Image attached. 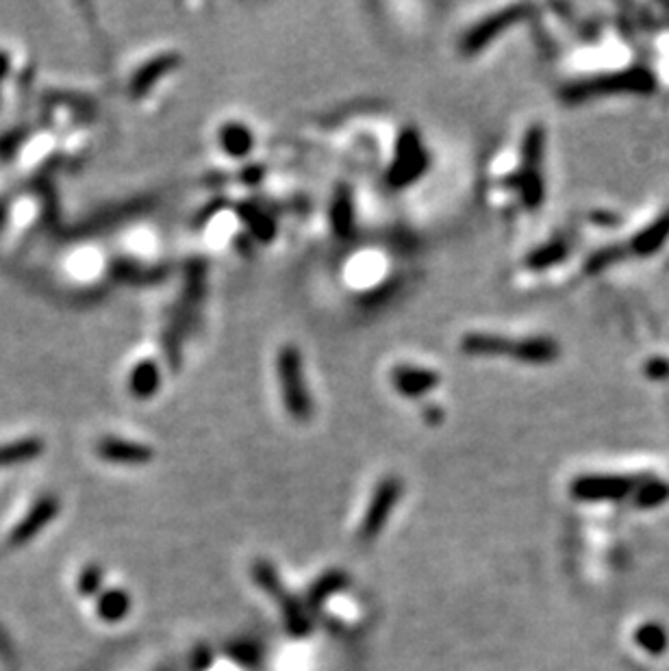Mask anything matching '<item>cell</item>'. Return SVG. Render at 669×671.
I'll use <instances>...</instances> for the list:
<instances>
[{
	"instance_id": "cell-1",
	"label": "cell",
	"mask_w": 669,
	"mask_h": 671,
	"mask_svg": "<svg viewBox=\"0 0 669 671\" xmlns=\"http://www.w3.org/2000/svg\"><path fill=\"white\" fill-rule=\"evenodd\" d=\"M276 372L281 381L283 400L289 415L298 422H307L311 417V396L304 385L302 356L293 346H283L276 356Z\"/></svg>"
},
{
	"instance_id": "cell-2",
	"label": "cell",
	"mask_w": 669,
	"mask_h": 671,
	"mask_svg": "<svg viewBox=\"0 0 669 671\" xmlns=\"http://www.w3.org/2000/svg\"><path fill=\"white\" fill-rule=\"evenodd\" d=\"M465 355L474 356H498L513 355L529 361H546L552 355V346L546 341H509L498 335H483V332H470L461 341Z\"/></svg>"
},
{
	"instance_id": "cell-3",
	"label": "cell",
	"mask_w": 669,
	"mask_h": 671,
	"mask_svg": "<svg viewBox=\"0 0 669 671\" xmlns=\"http://www.w3.org/2000/svg\"><path fill=\"white\" fill-rule=\"evenodd\" d=\"M426 161H428L426 159V150L419 144V138L415 135V130H404L398 141V153H395L392 168H389V183L394 188H402V185L413 183L424 172Z\"/></svg>"
},
{
	"instance_id": "cell-4",
	"label": "cell",
	"mask_w": 669,
	"mask_h": 671,
	"mask_svg": "<svg viewBox=\"0 0 669 671\" xmlns=\"http://www.w3.org/2000/svg\"><path fill=\"white\" fill-rule=\"evenodd\" d=\"M400 496V481L395 478H385L383 482L378 484L377 493H374L372 504H369L368 513H365L363 519V528H361V537L363 541H369L372 537H377L380 533V528L385 526L387 522L389 513L394 511V504L398 502Z\"/></svg>"
},
{
	"instance_id": "cell-5",
	"label": "cell",
	"mask_w": 669,
	"mask_h": 671,
	"mask_svg": "<svg viewBox=\"0 0 669 671\" xmlns=\"http://www.w3.org/2000/svg\"><path fill=\"white\" fill-rule=\"evenodd\" d=\"M394 387L398 390L402 396L409 398H418L428 393L430 390L439 385V376L435 372L424 370V367H409L402 365L394 372L392 376Z\"/></svg>"
},
{
	"instance_id": "cell-6",
	"label": "cell",
	"mask_w": 669,
	"mask_h": 671,
	"mask_svg": "<svg viewBox=\"0 0 669 671\" xmlns=\"http://www.w3.org/2000/svg\"><path fill=\"white\" fill-rule=\"evenodd\" d=\"M179 63H181V57L174 53L159 55V57L150 59V62L146 63L141 70H137L135 77L131 79V96L140 98V96L148 94V89L152 88V85H155L161 77H165V74L170 72V70H174Z\"/></svg>"
},
{
	"instance_id": "cell-7",
	"label": "cell",
	"mask_w": 669,
	"mask_h": 671,
	"mask_svg": "<svg viewBox=\"0 0 669 671\" xmlns=\"http://www.w3.org/2000/svg\"><path fill=\"white\" fill-rule=\"evenodd\" d=\"M517 13H520V9H506V12L502 13H495V16L487 18L485 22H480L478 27L471 29V31L465 35L463 39V50L468 55H474L476 50H480L483 46H487V44L491 42V39L498 35L502 29L509 27L511 22H513Z\"/></svg>"
},
{
	"instance_id": "cell-8",
	"label": "cell",
	"mask_w": 669,
	"mask_h": 671,
	"mask_svg": "<svg viewBox=\"0 0 669 671\" xmlns=\"http://www.w3.org/2000/svg\"><path fill=\"white\" fill-rule=\"evenodd\" d=\"M98 454L106 461L114 463H146L152 458V450L150 448L141 446V443L135 441H124V439H114L106 437L103 441L98 443Z\"/></svg>"
},
{
	"instance_id": "cell-9",
	"label": "cell",
	"mask_w": 669,
	"mask_h": 671,
	"mask_svg": "<svg viewBox=\"0 0 669 671\" xmlns=\"http://www.w3.org/2000/svg\"><path fill=\"white\" fill-rule=\"evenodd\" d=\"M159 367L152 361H141L131 374V393L137 398H148L159 390Z\"/></svg>"
},
{
	"instance_id": "cell-10",
	"label": "cell",
	"mask_w": 669,
	"mask_h": 671,
	"mask_svg": "<svg viewBox=\"0 0 669 671\" xmlns=\"http://www.w3.org/2000/svg\"><path fill=\"white\" fill-rule=\"evenodd\" d=\"M222 146L228 155L241 156L252 148V135L246 126L241 124H228L222 129Z\"/></svg>"
},
{
	"instance_id": "cell-11",
	"label": "cell",
	"mask_w": 669,
	"mask_h": 671,
	"mask_svg": "<svg viewBox=\"0 0 669 671\" xmlns=\"http://www.w3.org/2000/svg\"><path fill=\"white\" fill-rule=\"evenodd\" d=\"M333 229L339 235H348L352 229V200L346 188H339L333 203Z\"/></svg>"
},
{
	"instance_id": "cell-12",
	"label": "cell",
	"mask_w": 669,
	"mask_h": 671,
	"mask_svg": "<svg viewBox=\"0 0 669 671\" xmlns=\"http://www.w3.org/2000/svg\"><path fill=\"white\" fill-rule=\"evenodd\" d=\"M42 452V441L39 439H22L13 441L9 446L0 448V463H20L38 457Z\"/></svg>"
},
{
	"instance_id": "cell-13",
	"label": "cell",
	"mask_w": 669,
	"mask_h": 671,
	"mask_svg": "<svg viewBox=\"0 0 669 671\" xmlns=\"http://www.w3.org/2000/svg\"><path fill=\"white\" fill-rule=\"evenodd\" d=\"M20 141H24V130H15V133L0 139V156L4 159L7 155H12L13 150L20 146Z\"/></svg>"
},
{
	"instance_id": "cell-14",
	"label": "cell",
	"mask_w": 669,
	"mask_h": 671,
	"mask_svg": "<svg viewBox=\"0 0 669 671\" xmlns=\"http://www.w3.org/2000/svg\"><path fill=\"white\" fill-rule=\"evenodd\" d=\"M9 70H12V57H9L7 50H0V83L7 79Z\"/></svg>"
}]
</instances>
